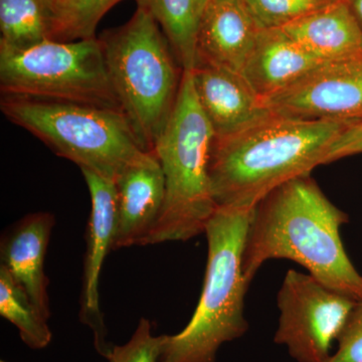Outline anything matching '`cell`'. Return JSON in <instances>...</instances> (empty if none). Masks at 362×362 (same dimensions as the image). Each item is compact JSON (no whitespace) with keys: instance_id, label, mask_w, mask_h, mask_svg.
<instances>
[{"instance_id":"20","label":"cell","mask_w":362,"mask_h":362,"mask_svg":"<svg viewBox=\"0 0 362 362\" xmlns=\"http://www.w3.org/2000/svg\"><path fill=\"white\" fill-rule=\"evenodd\" d=\"M122 0H57L59 30L56 40L90 39L95 37L99 21Z\"/></svg>"},{"instance_id":"26","label":"cell","mask_w":362,"mask_h":362,"mask_svg":"<svg viewBox=\"0 0 362 362\" xmlns=\"http://www.w3.org/2000/svg\"><path fill=\"white\" fill-rule=\"evenodd\" d=\"M0 362H7V361H0Z\"/></svg>"},{"instance_id":"21","label":"cell","mask_w":362,"mask_h":362,"mask_svg":"<svg viewBox=\"0 0 362 362\" xmlns=\"http://www.w3.org/2000/svg\"><path fill=\"white\" fill-rule=\"evenodd\" d=\"M338 0H244L261 30L283 28Z\"/></svg>"},{"instance_id":"12","label":"cell","mask_w":362,"mask_h":362,"mask_svg":"<svg viewBox=\"0 0 362 362\" xmlns=\"http://www.w3.org/2000/svg\"><path fill=\"white\" fill-rule=\"evenodd\" d=\"M192 74L214 137L235 134L270 115L242 74L206 64H197Z\"/></svg>"},{"instance_id":"22","label":"cell","mask_w":362,"mask_h":362,"mask_svg":"<svg viewBox=\"0 0 362 362\" xmlns=\"http://www.w3.org/2000/svg\"><path fill=\"white\" fill-rule=\"evenodd\" d=\"M163 335L152 333L151 322L140 319L132 337L125 344L113 346L107 356L109 362H160Z\"/></svg>"},{"instance_id":"11","label":"cell","mask_w":362,"mask_h":362,"mask_svg":"<svg viewBox=\"0 0 362 362\" xmlns=\"http://www.w3.org/2000/svg\"><path fill=\"white\" fill-rule=\"evenodd\" d=\"M117 226L114 250L144 246L165 199V181L154 152L133 162L114 180Z\"/></svg>"},{"instance_id":"25","label":"cell","mask_w":362,"mask_h":362,"mask_svg":"<svg viewBox=\"0 0 362 362\" xmlns=\"http://www.w3.org/2000/svg\"><path fill=\"white\" fill-rule=\"evenodd\" d=\"M362 30V0H345Z\"/></svg>"},{"instance_id":"10","label":"cell","mask_w":362,"mask_h":362,"mask_svg":"<svg viewBox=\"0 0 362 362\" xmlns=\"http://www.w3.org/2000/svg\"><path fill=\"white\" fill-rule=\"evenodd\" d=\"M90 197V213L86 232V254L83 271L81 321L94 334L95 349L106 357L113 345L107 340L106 325L100 309L99 282L107 255L114 250L117 226V199L114 180L81 169Z\"/></svg>"},{"instance_id":"19","label":"cell","mask_w":362,"mask_h":362,"mask_svg":"<svg viewBox=\"0 0 362 362\" xmlns=\"http://www.w3.org/2000/svg\"><path fill=\"white\" fill-rule=\"evenodd\" d=\"M0 315L13 324L21 340L32 349H44L52 341L47 319L33 303L25 290L0 266Z\"/></svg>"},{"instance_id":"4","label":"cell","mask_w":362,"mask_h":362,"mask_svg":"<svg viewBox=\"0 0 362 362\" xmlns=\"http://www.w3.org/2000/svg\"><path fill=\"white\" fill-rule=\"evenodd\" d=\"M99 40L119 105L143 147L153 152L175 109L182 68L160 26L142 6Z\"/></svg>"},{"instance_id":"9","label":"cell","mask_w":362,"mask_h":362,"mask_svg":"<svg viewBox=\"0 0 362 362\" xmlns=\"http://www.w3.org/2000/svg\"><path fill=\"white\" fill-rule=\"evenodd\" d=\"M261 103L270 113L288 118L362 122V52L324 62Z\"/></svg>"},{"instance_id":"24","label":"cell","mask_w":362,"mask_h":362,"mask_svg":"<svg viewBox=\"0 0 362 362\" xmlns=\"http://www.w3.org/2000/svg\"><path fill=\"white\" fill-rule=\"evenodd\" d=\"M359 153H362V122L351 124L338 136L331 146L327 163Z\"/></svg>"},{"instance_id":"3","label":"cell","mask_w":362,"mask_h":362,"mask_svg":"<svg viewBox=\"0 0 362 362\" xmlns=\"http://www.w3.org/2000/svg\"><path fill=\"white\" fill-rule=\"evenodd\" d=\"M254 209L218 206L206 226L207 264L199 304L187 325L163 335L160 362H216L223 343L247 331L243 272L245 244Z\"/></svg>"},{"instance_id":"15","label":"cell","mask_w":362,"mask_h":362,"mask_svg":"<svg viewBox=\"0 0 362 362\" xmlns=\"http://www.w3.org/2000/svg\"><path fill=\"white\" fill-rule=\"evenodd\" d=\"M322 63L281 28L262 30L240 74L262 100L294 84Z\"/></svg>"},{"instance_id":"5","label":"cell","mask_w":362,"mask_h":362,"mask_svg":"<svg viewBox=\"0 0 362 362\" xmlns=\"http://www.w3.org/2000/svg\"><path fill=\"white\" fill-rule=\"evenodd\" d=\"M214 138L197 100L192 71H183L175 109L153 149L165 181V199L144 246L187 242L204 233L218 209L209 175Z\"/></svg>"},{"instance_id":"13","label":"cell","mask_w":362,"mask_h":362,"mask_svg":"<svg viewBox=\"0 0 362 362\" xmlns=\"http://www.w3.org/2000/svg\"><path fill=\"white\" fill-rule=\"evenodd\" d=\"M261 30L244 0H207L197 33V65L242 73Z\"/></svg>"},{"instance_id":"18","label":"cell","mask_w":362,"mask_h":362,"mask_svg":"<svg viewBox=\"0 0 362 362\" xmlns=\"http://www.w3.org/2000/svg\"><path fill=\"white\" fill-rule=\"evenodd\" d=\"M160 26L183 71L197 65V39L207 0H136Z\"/></svg>"},{"instance_id":"2","label":"cell","mask_w":362,"mask_h":362,"mask_svg":"<svg viewBox=\"0 0 362 362\" xmlns=\"http://www.w3.org/2000/svg\"><path fill=\"white\" fill-rule=\"evenodd\" d=\"M350 125L270 113L235 134L214 137L209 175L216 206L254 209L287 181L311 175Z\"/></svg>"},{"instance_id":"16","label":"cell","mask_w":362,"mask_h":362,"mask_svg":"<svg viewBox=\"0 0 362 362\" xmlns=\"http://www.w3.org/2000/svg\"><path fill=\"white\" fill-rule=\"evenodd\" d=\"M281 30L323 62L362 52V30L345 0H338Z\"/></svg>"},{"instance_id":"1","label":"cell","mask_w":362,"mask_h":362,"mask_svg":"<svg viewBox=\"0 0 362 362\" xmlns=\"http://www.w3.org/2000/svg\"><path fill=\"white\" fill-rule=\"evenodd\" d=\"M349 221L311 175L280 185L254 207L243 258L247 283L269 259H291L330 289L361 301L362 276L340 237Z\"/></svg>"},{"instance_id":"8","label":"cell","mask_w":362,"mask_h":362,"mask_svg":"<svg viewBox=\"0 0 362 362\" xmlns=\"http://www.w3.org/2000/svg\"><path fill=\"white\" fill-rule=\"evenodd\" d=\"M280 310L276 343L287 346L298 362H328L356 301L319 282L310 274L290 269L279 290Z\"/></svg>"},{"instance_id":"6","label":"cell","mask_w":362,"mask_h":362,"mask_svg":"<svg viewBox=\"0 0 362 362\" xmlns=\"http://www.w3.org/2000/svg\"><path fill=\"white\" fill-rule=\"evenodd\" d=\"M0 110L7 120L44 142L57 156L112 180L148 153L120 110L4 95Z\"/></svg>"},{"instance_id":"17","label":"cell","mask_w":362,"mask_h":362,"mask_svg":"<svg viewBox=\"0 0 362 362\" xmlns=\"http://www.w3.org/2000/svg\"><path fill=\"white\" fill-rule=\"evenodd\" d=\"M57 0H0V47L23 51L56 40Z\"/></svg>"},{"instance_id":"23","label":"cell","mask_w":362,"mask_h":362,"mask_svg":"<svg viewBox=\"0 0 362 362\" xmlns=\"http://www.w3.org/2000/svg\"><path fill=\"white\" fill-rule=\"evenodd\" d=\"M337 342V354L328 362H362V300L350 311Z\"/></svg>"},{"instance_id":"14","label":"cell","mask_w":362,"mask_h":362,"mask_svg":"<svg viewBox=\"0 0 362 362\" xmlns=\"http://www.w3.org/2000/svg\"><path fill=\"white\" fill-rule=\"evenodd\" d=\"M54 216L49 213H35L14 223L0 243L1 265L28 293L37 310L51 317L45 262Z\"/></svg>"},{"instance_id":"7","label":"cell","mask_w":362,"mask_h":362,"mask_svg":"<svg viewBox=\"0 0 362 362\" xmlns=\"http://www.w3.org/2000/svg\"><path fill=\"white\" fill-rule=\"evenodd\" d=\"M4 96L71 102L122 111L96 37L47 40L23 51L0 47ZM123 112V111H122Z\"/></svg>"}]
</instances>
